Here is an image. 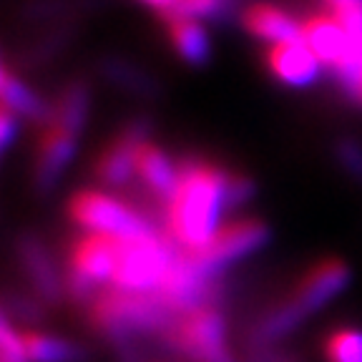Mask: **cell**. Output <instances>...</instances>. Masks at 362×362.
Segmentation results:
<instances>
[{"mask_svg":"<svg viewBox=\"0 0 362 362\" xmlns=\"http://www.w3.org/2000/svg\"><path fill=\"white\" fill-rule=\"evenodd\" d=\"M226 179L229 169L204 158H181L179 189L164 209V229L181 252L194 255L224 229Z\"/></svg>","mask_w":362,"mask_h":362,"instance_id":"6da1fadb","label":"cell"},{"mask_svg":"<svg viewBox=\"0 0 362 362\" xmlns=\"http://www.w3.org/2000/svg\"><path fill=\"white\" fill-rule=\"evenodd\" d=\"M352 282V269L345 259L317 262L300 284L284 297L279 305L269 307L262 317H257L247 329L244 347L249 345H282L292 337L302 325L322 312L334 297L345 292Z\"/></svg>","mask_w":362,"mask_h":362,"instance_id":"7a4b0ae2","label":"cell"},{"mask_svg":"<svg viewBox=\"0 0 362 362\" xmlns=\"http://www.w3.org/2000/svg\"><path fill=\"white\" fill-rule=\"evenodd\" d=\"M181 249L166 229L134 239H119V264L108 289L126 294H151L164 287Z\"/></svg>","mask_w":362,"mask_h":362,"instance_id":"3957f363","label":"cell"},{"mask_svg":"<svg viewBox=\"0 0 362 362\" xmlns=\"http://www.w3.org/2000/svg\"><path fill=\"white\" fill-rule=\"evenodd\" d=\"M68 216L78 224L86 234H101L111 239H134L164 229L148 214L126 204L101 189H83L68 199Z\"/></svg>","mask_w":362,"mask_h":362,"instance_id":"277c9868","label":"cell"},{"mask_svg":"<svg viewBox=\"0 0 362 362\" xmlns=\"http://www.w3.org/2000/svg\"><path fill=\"white\" fill-rule=\"evenodd\" d=\"M272 242V229L262 219H232L224 229L199 252H194L192 262L204 277L219 279L226 269L247 257L257 255Z\"/></svg>","mask_w":362,"mask_h":362,"instance_id":"5b68a950","label":"cell"},{"mask_svg":"<svg viewBox=\"0 0 362 362\" xmlns=\"http://www.w3.org/2000/svg\"><path fill=\"white\" fill-rule=\"evenodd\" d=\"M164 347L192 362H206L216 352L226 350V320L221 307H204L184 315L164 339Z\"/></svg>","mask_w":362,"mask_h":362,"instance_id":"8992f818","label":"cell"},{"mask_svg":"<svg viewBox=\"0 0 362 362\" xmlns=\"http://www.w3.org/2000/svg\"><path fill=\"white\" fill-rule=\"evenodd\" d=\"M151 116H136L116 134L111 144L98 153L93 176L106 187H126L139 176V148L151 141Z\"/></svg>","mask_w":362,"mask_h":362,"instance_id":"52a82bcc","label":"cell"},{"mask_svg":"<svg viewBox=\"0 0 362 362\" xmlns=\"http://www.w3.org/2000/svg\"><path fill=\"white\" fill-rule=\"evenodd\" d=\"M16 255L21 262V269L30 284V292L38 297L43 305L58 307L66 294V269H61L51 249L35 232H21L16 237Z\"/></svg>","mask_w":362,"mask_h":362,"instance_id":"ba28073f","label":"cell"},{"mask_svg":"<svg viewBox=\"0 0 362 362\" xmlns=\"http://www.w3.org/2000/svg\"><path fill=\"white\" fill-rule=\"evenodd\" d=\"M78 139L81 136L68 134L58 126H48L43 131L38 148H35L33 174H30V184L38 197H48L58 189L61 179L71 169L76 153H78Z\"/></svg>","mask_w":362,"mask_h":362,"instance_id":"9c48e42d","label":"cell"},{"mask_svg":"<svg viewBox=\"0 0 362 362\" xmlns=\"http://www.w3.org/2000/svg\"><path fill=\"white\" fill-rule=\"evenodd\" d=\"M96 74L98 78L106 86H111L113 90L126 93V96L136 98V101H158L164 96V86L156 76L144 68L141 63L131 61L126 56H116V53H108L101 56L96 63Z\"/></svg>","mask_w":362,"mask_h":362,"instance_id":"30bf717a","label":"cell"},{"mask_svg":"<svg viewBox=\"0 0 362 362\" xmlns=\"http://www.w3.org/2000/svg\"><path fill=\"white\" fill-rule=\"evenodd\" d=\"M267 68L287 88H310L325 74L322 61L312 53V48L305 40L302 43L272 45L267 51Z\"/></svg>","mask_w":362,"mask_h":362,"instance_id":"8fae6325","label":"cell"},{"mask_svg":"<svg viewBox=\"0 0 362 362\" xmlns=\"http://www.w3.org/2000/svg\"><path fill=\"white\" fill-rule=\"evenodd\" d=\"M242 25L249 35L269 45H287L305 40V21L272 3H255L244 8Z\"/></svg>","mask_w":362,"mask_h":362,"instance_id":"7c38bea8","label":"cell"},{"mask_svg":"<svg viewBox=\"0 0 362 362\" xmlns=\"http://www.w3.org/2000/svg\"><path fill=\"white\" fill-rule=\"evenodd\" d=\"M0 96H3V108L13 111L21 121L40 124L45 129L56 121V103L45 101L38 90L30 88L8 61L3 63V71H0Z\"/></svg>","mask_w":362,"mask_h":362,"instance_id":"4fadbf2b","label":"cell"},{"mask_svg":"<svg viewBox=\"0 0 362 362\" xmlns=\"http://www.w3.org/2000/svg\"><path fill=\"white\" fill-rule=\"evenodd\" d=\"M139 179L158 199L161 209L174 199L181 181V161L164 151L153 141H146L139 148Z\"/></svg>","mask_w":362,"mask_h":362,"instance_id":"5bb4252c","label":"cell"},{"mask_svg":"<svg viewBox=\"0 0 362 362\" xmlns=\"http://www.w3.org/2000/svg\"><path fill=\"white\" fill-rule=\"evenodd\" d=\"M305 43L322 61L325 71H332L350 51V38H347L342 23L329 11L305 18Z\"/></svg>","mask_w":362,"mask_h":362,"instance_id":"9a60e30c","label":"cell"},{"mask_svg":"<svg viewBox=\"0 0 362 362\" xmlns=\"http://www.w3.org/2000/svg\"><path fill=\"white\" fill-rule=\"evenodd\" d=\"M166 33L176 56L187 66L202 68L211 61V38L202 21L192 18H166Z\"/></svg>","mask_w":362,"mask_h":362,"instance_id":"2e32d148","label":"cell"},{"mask_svg":"<svg viewBox=\"0 0 362 362\" xmlns=\"http://www.w3.org/2000/svg\"><path fill=\"white\" fill-rule=\"evenodd\" d=\"M90 101H93V93H90V86L83 78L68 81L56 101V121H53V126L74 136H81L90 119Z\"/></svg>","mask_w":362,"mask_h":362,"instance_id":"e0dca14e","label":"cell"},{"mask_svg":"<svg viewBox=\"0 0 362 362\" xmlns=\"http://www.w3.org/2000/svg\"><path fill=\"white\" fill-rule=\"evenodd\" d=\"M25 352L30 362H90L88 347H83L76 339L61 337V334L28 329L23 332Z\"/></svg>","mask_w":362,"mask_h":362,"instance_id":"ac0fdd59","label":"cell"},{"mask_svg":"<svg viewBox=\"0 0 362 362\" xmlns=\"http://www.w3.org/2000/svg\"><path fill=\"white\" fill-rule=\"evenodd\" d=\"M76 35H78V21L51 25L35 43H30L25 51L18 53V63H23V66H28V68L51 63L53 58H58L68 45L74 43Z\"/></svg>","mask_w":362,"mask_h":362,"instance_id":"d6986e66","label":"cell"},{"mask_svg":"<svg viewBox=\"0 0 362 362\" xmlns=\"http://www.w3.org/2000/svg\"><path fill=\"white\" fill-rule=\"evenodd\" d=\"M96 3L90 0H30L21 11V16L28 23H74L83 16L86 11H93Z\"/></svg>","mask_w":362,"mask_h":362,"instance_id":"ffe728a7","label":"cell"},{"mask_svg":"<svg viewBox=\"0 0 362 362\" xmlns=\"http://www.w3.org/2000/svg\"><path fill=\"white\" fill-rule=\"evenodd\" d=\"M45 310L48 305L35 297L33 292H21V289H8L6 292V300H3V315L13 322H21V325H38L45 320Z\"/></svg>","mask_w":362,"mask_h":362,"instance_id":"44dd1931","label":"cell"},{"mask_svg":"<svg viewBox=\"0 0 362 362\" xmlns=\"http://www.w3.org/2000/svg\"><path fill=\"white\" fill-rule=\"evenodd\" d=\"M327 362H362V329H337L325 339Z\"/></svg>","mask_w":362,"mask_h":362,"instance_id":"7402d4cb","label":"cell"},{"mask_svg":"<svg viewBox=\"0 0 362 362\" xmlns=\"http://www.w3.org/2000/svg\"><path fill=\"white\" fill-rule=\"evenodd\" d=\"M334 161L352 181L362 184V141L355 136H339L332 146Z\"/></svg>","mask_w":362,"mask_h":362,"instance_id":"603a6c76","label":"cell"},{"mask_svg":"<svg viewBox=\"0 0 362 362\" xmlns=\"http://www.w3.org/2000/svg\"><path fill=\"white\" fill-rule=\"evenodd\" d=\"M0 362H30L21 327L6 315L0 317Z\"/></svg>","mask_w":362,"mask_h":362,"instance_id":"cb8c5ba5","label":"cell"},{"mask_svg":"<svg viewBox=\"0 0 362 362\" xmlns=\"http://www.w3.org/2000/svg\"><path fill=\"white\" fill-rule=\"evenodd\" d=\"M257 194H259V187L257 181L249 174H242V171H229V179H226V204H229V211H239L244 206L255 202Z\"/></svg>","mask_w":362,"mask_h":362,"instance_id":"d4e9b609","label":"cell"},{"mask_svg":"<svg viewBox=\"0 0 362 362\" xmlns=\"http://www.w3.org/2000/svg\"><path fill=\"white\" fill-rule=\"evenodd\" d=\"M244 362H292L282 345H249L244 347Z\"/></svg>","mask_w":362,"mask_h":362,"instance_id":"484cf974","label":"cell"},{"mask_svg":"<svg viewBox=\"0 0 362 362\" xmlns=\"http://www.w3.org/2000/svg\"><path fill=\"white\" fill-rule=\"evenodd\" d=\"M21 129H23V121L13 111L3 108V113H0V146H3V151H8L16 144Z\"/></svg>","mask_w":362,"mask_h":362,"instance_id":"4316f807","label":"cell"},{"mask_svg":"<svg viewBox=\"0 0 362 362\" xmlns=\"http://www.w3.org/2000/svg\"><path fill=\"white\" fill-rule=\"evenodd\" d=\"M139 3H144V6H148V8H153V11H156L158 16L164 18V16H169V13L174 11L179 0H139Z\"/></svg>","mask_w":362,"mask_h":362,"instance_id":"83f0119b","label":"cell"},{"mask_svg":"<svg viewBox=\"0 0 362 362\" xmlns=\"http://www.w3.org/2000/svg\"><path fill=\"white\" fill-rule=\"evenodd\" d=\"M206 362H237V360H234V355L229 352V347H226V350L216 352V355H214V357H209Z\"/></svg>","mask_w":362,"mask_h":362,"instance_id":"f1b7e54d","label":"cell"},{"mask_svg":"<svg viewBox=\"0 0 362 362\" xmlns=\"http://www.w3.org/2000/svg\"><path fill=\"white\" fill-rule=\"evenodd\" d=\"M350 3H355V0H325V6H327L329 11H339V8L350 6Z\"/></svg>","mask_w":362,"mask_h":362,"instance_id":"f546056e","label":"cell"}]
</instances>
